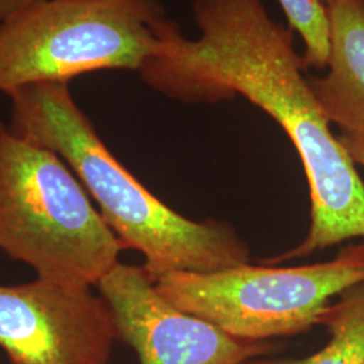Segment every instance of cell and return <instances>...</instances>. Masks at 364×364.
<instances>
[{
	"label": "cell",
	"instance_id": "6da1fadb",
	"mask_svg": "<svg viewBox=\"0 0 364 364\" xmlns=\"http://www.w3.org/2000/svg\"><path fill=\"white\" fill-rule=\"evenodd\" d=\"M192 11L200 36L191 39L176 31L139 76L186 103L240 95L287 132L309 183L312 223L305 240L273 264L364 239L363 180L304 75L293 30L270 16L263 0H193Z\"/></svg>",
	"mask_w": 364,
	"mask_h": 364
},
{
	"label": "cell",
	"instance_id": "7a4b0ae2",
	"mask_svg": "<svg viewBox=\"0 0 364 364\" xmlns=\"http://www.w3.org/2000/svg\"><path fill=\"white\" fill-rule=\"evenodd\" d=\"M7 96L9 126L65 161L120 243L144 255L153 282L165 274L213 273L250 263L246 243L227 224L189 220L150 193L103 144L69 84H33Z\"/></svg>",
	"mask_w": 364,
	"mask_h": 364
},
{
	"label": "cell",
	"instance_id": "3957f363",
	"mask_svg": "<svg viewBox=\"0 0 364 364\" xmlns=\"http://www.w3.org/2000/svg\"><path fill=\"white\" fill-rule=\"evenodd\" d=\"M0 250L42 279L97 285L124 246L65 161L0 122Z\"/></svg>",
	"mask_w": 364,
	"mask_h": 364
},
{
	"label": "cell",
	"instance_id": "277c9868",
	"mask_svg": "<svg viewBox=\"0 0 364 364\" xmlns=\"http://www.w3.org/2000/svg\"><path fill=\"white\" fill-rule=\"evenodd\" d=\"M177 30L158 0H34L0 22V92L139 72Z\"/></svg>",
	"mask_w": 364,
	"mask_h": 364
},
{
	"label": "cell",
	"instance_id": "5b68a950",
	"mask_svg": "<svg viewBox=\"0 0 364 364\" xmlns=\"http://www.w3.org/2000/svg\"><path fill=\"white\" fill-rule=\"evenodd\" d=\"M364 282V240L335 259L294 267L251 263L213 273L165 274L158 293L234 338L263 341L318 326L331 299Z\"/></svg>",
	"mask_w": 364,
	"mask_h": 364
},
{
	"label": "cell",
	"instance_id": "8992f818",
	"mask_svg": "<svg viewBox=\"0 0 364 364\" xmlns=\"http://www.w3.org/2000/svg\"><path fill=\"white\" fill-rule=\"evenodd\" d=\"M114 313L88 285L0 287V348L11 364H111Z\"/></svg>",
	"mask_w": 364,
	"mask_h": 364
},
{
	"label": "cell",
	"instance_id": "52a82bcc",
	"mask_svg": "<svg viewBox=\"0 0 364 364\" xmlns=\"http://www.w3.org/2000/svg\"><path fill=\"white\" fill-rule=\"evenodd\" d=\"M96 287L114 313L117 338L134 348L141 364H247L272 350L177 309L144 267L119 262Z\"/></svg>",
	"mask_w": 364,
	"mask_h": 364
},
{
	"label": "cell",
	"instance_id": "ba28073f",
	"mask_svg": "<svg viewBox=\"0 0 364 364\" xmlns=\"http://www.w3.org/2000/svg\"><path fill=\"white\" fill-rule=\"evenodd\" d=\"M329 21L324 77L309 78L329 123L364 139V0H320Z\"/></svg>",
	"mask_w": 364,
	"mask_h": 364
},
{
	"label": "cell",
	"instance_id": "9c48e42d",
	"mask_svg": "<svg viewBox=\"0 0 364 364\" xmlns=\"http://www.w3.org/2000/svg\"><path fill=\"white\" fill-rule=\"evenodd\" d=\"M318 326L331 335L326 347L302 359L262 360L252 364H364V282L329 302Z\"/></svg>",
	"mask_w": 364,
	"mask_h": 364
},
{
	"label": "cell",
	"instance_id": "30bf717a",
	"mask_svg": "<svg viewBox=\"0 0 364 364\" xmlns=\"http://www.w3.org/2000/svg\"><path fill=\"white\" fill-rule=\"evenodd\" d=\"M287 15L289 27L302 39L305 68L323 69L328 64L331 42L329 21L320 0H278Z\"/></svg>",
	"mask_w": 364,
	"mask_h": 364
},
{
	"label": "cell",
	"instance_id": "8fae6325",
	"mask_svg": "<svg viewBox=\"0 0 364 364\" xmlns=\"http://www.w3.org/2000/svg\"><path fill=\"white\" fill-rule=\"evenodd\" d=\"M338 141L346 147V150L348 151V154L351 156L355 165L360 166L364 169V139L355 136L351 134H341L338 136Z\"/></svg>",
	"mask_w": 364,
	"mask_h": 364
},
{
	"label": "cell",
	"instance_id": "7c38bea8",
	"mask_svg": "<svg viewBox=\"0 0 364 364\" xmlns=\"http://www.w3.org/2000/svg\"><path fill=\"white\" fill-rule=\"evenodd\" d=\"M34 0H0V22Z\"/></svg>",
	"mask_w": 364,
	"mask_h": 364
}]
</instances>
